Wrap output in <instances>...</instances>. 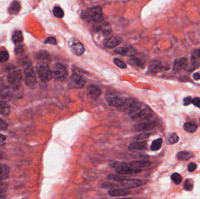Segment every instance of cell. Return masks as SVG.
I'll list each match as a JSON object with an SVG mask.
<instances>
[{"label": "cell", "instance_id": "cell-1", "mask_svg": "<svg viewBox=\"0 0 200 199\" xmlns=\"http://www.w3.org/2000/svg\"><path fill=\"white\" fill-rule=\"evenodd\" d=\"M129 116L132 119H143L152 116V110L146 104L142 102H134L129 109Z\"/></svg>", "mask_w": 200, "mask_h": 199}, {"label": "cell", "instance_id": "cell-2", "mask_svg": "<svg viewBox=\"0 0 200 199\" xmlns=\"http://www.w3.org/2000/svg\"><path fill=\"white\" fill-rule=\"evenodd\" d=\"M106 99L111 106L124 108L129 107V109L132 105L135 102L120 96L117 94L112 92H110L106 95Z\"/></svg>", "mask_w": 200, "mask_h": 199}, {"label": "cell", "instance_id": "cell-3", "mask_svg": "<svg viewBox=\"0 0 200 199\" xmlns=\"http://www.w3.org/2000/svg\"><path fill=\"white\" fill-rule=\"evenodd\" d=\"M82 16L88 22H100L103 20V10L100 7H92L83 12Z\"/></svg>", "mask_w": 200, "mask_h": 199}, {"label": "cell", "instance_id": "cell-4", "mask_svg": "<svg viewBox=\"0 0 200 199\" xmlns=\"http://www.w3.org/2000/svg\"><path fill=\"white\" fill-rule=\"evenodd\" d=\"M36 72L39 79L43 82L49 81L52 76V71L47 64L42 62L38 64L36 66Z\"/></svg>", "mask_w": 200, "mask_h": 199}, {"label": "cell", "instance_id": "cell-5", "mask_svg": "<svg viewBox=\"0 0 200 199\" xmlns=\"http://www.w3.org/2000/svg\"><path fill=\"white\" fill-rule=\"evenodd\" d=\"M68 72L66 67L61 64L56 63L53 67L52 76L56 81H62L66 79Z\"/></svg>", "mask_w": 200, "mask_h": 199}, {"label": "cell", "instance_id": "cell-6", "mask_svg": "<svg viewBox=\"0 0 200 199\" xmlns=\"http://www.w3.org/2000/svg\"><path fill=\"white\" fill-rule=\"evenodd\" d=\"M86 80L82 76L78 75L77 73H73L70 76L68 81V85L71 88L78 89L84 87Z\"/></svg>", "mask_w": 200, "mask_h": 199}, {"label": "cell", "instance_id": "cell-7", "mask_svg": "<svg viewBox=\"0 0 200 199\" xmlns=\"http://www.w3.org/2000/svg\"><path fill=\"white\" fill-rule=\"evenodd\" d=\"M24 81L29 87H34L36 83V76L31 66L28 65L24 69Z\"/></svg>", "mask_w": 200, "mask_h": 199}, {"label": "cell", "instance_id": "cell-8", "mask_svg": "<svg viewBox=\"0 0 200 199\" xmlns=\"http://www.w3.org/2000/svg\"><path fill=\"white\" fill-rule=\"evenodd\" d=\"M146 119L143 122L136 124L134 126V130L136 131H148L153 129L156 126L157 123L155 120H151L150 118Z\"/></svg>", "mask_w": 200, "mask_h": 199}, {"label": "cell", "instance_id": "cell-9", "mask_svg": "<svg viewBox=\"0 0 200 199\" xmlns=\"http://www.w3.org/2000/svg\"><path fill=\"white\" fill-rule=\"evenodd\" d=\"M22 76L20 70H14L9 73L8 76V80L9 83H10L14 87H18L21 84Z\"/></svg>", "mask_w": 200, "mask_h": 199}, {"label": "cell", "instance_id": "cell-10", "mask_svg": "<svg viewBox=\"0 0 200 199\" xmlns=\"http://www.w3.org/2000/svg\"><path fill=\"white\" fill-rule=\"evenodd\" d=\"M69 46L71 51L76 55H82L84 52L85 49L83 44L76 40L71 39L69 41Z\"/></svg>", "mask_w": 200, "mask_h": 199}, {"label": "cell", "instance_id": "cell-11", "mask_svg": "<svg viewBox=\"0 0 200 199\" xmlns=\"http://www.w3.org/2000/svg\"><path fill=\"white\" fill-rule=\"evenodd\" d=\"M95 31L104 36H107L110 34L112 28L110 24L107 22H103L97 24L94 28Z\"/></svg>", "mask_w": 200, "mask_h": 199}, {"label": "cell", "instance_id": "cell-12", "mask_svg": "<svg viewBox=\"0 0 200 199\" xmlns=\"http://www.w3.org/2000/svg\"><path fill=\"white\" fill-rule=\"evenodd\" d=\"M122 39L117 36H111L107 38L104 41V46L107 48H112L118 46L121 43Z\"/></svg>", "mask_w": 200, "mask_h": 199}, {"label": "cell", "instance_id": "cell-13", "mask_svg": "<svg viewBox=\"0 0 200 199\" xmlns=\"http://www.w3.org/2000/svg\"><path fill=\"white\" fill-rule=\"evenodd\" d=\"M142 182L138 179H127L121 182V185L125 189H135L142 186Z\"/></svg>", "mask_w": 200, "mask_h": 199}, {"label": "cell", "instance_id": "cell-14", "mask_svg": "<svg viewBox=\"0 0 200 199\" xmlns=\"http://www.w3.org/2000/svg\"><path fill=\"white\" fill-rule=\"evenodd\" d=\"M116 173L120 175H131L139 173L142 172L141 169L132 168L130 166H125L116 169Z\"/></svg>", "mask_w": 200, "mask_h": 199}, {"label": "cell", "instance_id": "cell-15", "mask_svg": "<svg viewBox=\"0 0 200 199\" xmlns=\"http://www.w3.org/2000/svg\"><path fill=\"white\" fill-rule=\"evenodd\" d=\"M191 68L189 71H193L194 69H197L200 64V50H195L193 52L191 55Z\"/></svg>", "mask_w": 200, "mask_h": 199}, {"label": "cell", "instance_id": "cell-16", "mask_svg": "<svg viewBox=\"0 0 200 199\" xmlns=\"http://www.w3.org/2000/svg\"><path fill=\"white\" fill-rule=\"evenodd\" d=\"M108 193L111 197H120L128 195L131 193V190L128 189H112L108 191Z\"/></svg>", "mask_w": 200, "mask_h": 199}, {"label": "cell", "instance_id": "cell-17", "mask_svg": "<svg viewBox=\"0 0 200 199\" xmlns=\"http://www.w3.org/2000/svg\"><path fill=\"white\" fill-rule=\"evenodd\" d=\"M87 94L90 98L97 99L101 94V91L100 88L94 85H89L87 88Z\"/></svg>", "mask_w": 200, "mask_h": 199}, {"label": "cell", "instance_id": "cell-18", "mask_svg": "<svg viewBox=\"0 0 200 199\" xmlns=\"http://www.w3.org/2000/svg\"><path fill=\"white\" fill-rule=\"evenodd\" d=\"M115 53L121 55L131 56L136 53V50L133 47L128 46L124 48H117L115 50Z\"/></svg>", "mask_w": 200, "mask_h": 199}, {"label": "cell", "instance_id": "cell-19", "mask_svg": "<svg viewBox=\"0 0 200 199\" xmlns=\"http://www.w3.org/2000/svg\"><path fill=\"white\" fill-rule=\"evenodd\" d=\"M129 166L132 168L140 169L142 168L149 167L152 165V163L150 161H134L129 163Z\"/></svg>", "mask_w": 200, "mask_h": 199}, {"label": "cell", "instance_id": "cell-20", "mask_svg": "<svg viewBox=\"0 0 200 199\" xmlns=\"http://www.w3.org/2000/svg\"><path fill=\"white\" fill-rule=\"evenodd\" d=\"M187 66V60L186 58H182L174 62L173 65V71L178 72L180 70L186 69Z\"/></svg>", "mask_w": 200, "mask_h": 199}, {"label": "cell", "instance_id": "cell-21", "mask_svg": "<svg viewBox=\"0 0 200 199\" xmlns=\"http://www.w3.org/2000/svg\"><path fill=\"white\" fill-rule=\"evenodd\" d=\"M164 69L163 66L159 61H154L150 64L149 69L153 73H158L162 71Z\"/></svg>", "mask_w": 200, "mask_h": 199}, {"label": "cell", "instance_id": "cell-22", "mask_svg": "<svg viewBox=\"0 0 200 199\" xmlns=\"http://www.w3.org/2000/svg\"><path fill=\"white\" fill-rule=\"evenodd\" d=\"M193 154L191 152L186 151H180L177 154V158L180 161H187L193 158Z\"/></svg>", "mask_w": 200, "mask_h": 199}, {"label": "cell", "instance_id": "cell-23", "mask_svg": "<svg viewBox=\"0 0 200 199\" xmlns=\"http://www.w3.org/2000/svg\"><path fill=\"white\" fill-rule=\"evenodd\" d=\"M146 146V143L145 141H136L133 142L129 145V150H140L145 149Z\"/></svg>", "mask_w": 200, "mask_h": 199}, {"label": "cell", "instance_id": "cell-24", "mask_svg": "<svg viewBox=\"0 0 200 199\" xmlns=\"http://www.w3.org/2000/svg\"><path fill=\"white\" fill-rule=\"evenodd\" d=\"M21 9V5L18 1H13L9 7V12L11 14L16 15Z\"/></svg>", "mask_w": 200, "mask_h": 199}, {"label": "cell", "instance_id": "cell-25", "mask_svg": "<svg viewBox=\"0 0 200 199\" xmlns=\"http://www.w3.org/2000/svg\"><path fill=\"white\" fill-rule=\"evenodd\" d=\"M9 173V168L7 165L0 164V180L7 179Z\"/></svg>", "mask_w": 200, "mask_h": 199}, {"label": "cell", "instance_id": "cell-26", "mask_svg": "<svg viewBox=\"0 0 200 199\" xmlns=\"http://www.w3.org/2000/svg\"><path fill=\"white\" fill-rule=\"evenodd\" d=\"M23 35L21 30H16L14 32L12 36V41L15 44L21 43L23 41Z\"/></svg>", "mask_w": 200, "mask_h": 199}, {"label": "cell", "instance_id": "cell-27", "mask_svg": "<svg viewBox=\"0 0 200 199\" xmlns=\"http://www.w3.org/2000/svg\"><path fill=\"white\" fill-rule=\"evenodd\" d=\"M10 107L5 102H0V115L7 116L9 114Z\"/></svg>", "mask_w": 200, "mask_h": 199}, {"label": "cell", "instance_id": "cell-28", "mask_svg": "<svg viewBox=\"0 0 200 199\" xmlns=\"http://www.w3.org/2000/svg\"><path fill=\"white\" fill-rule=\"evenodd\" d=\"M198 129V126L195 124L192 123H186L184 125V129L187 132L193 133L196 131Z\"/></svg>", "mask_w": 200, "mask_h": 199}, {"label": "cell", "instance_id": "cell-29", "mask_svg": "<svg viewBox=\"0 0 200 199\" xmlns=\"http://www.w3.org/2000/svg\"><path fill=\"white\" fill-rule=\"evenodd\" d=\"M163 140L162 138H158L155 140H154L152 142V144L151 145V149L152 151H156L159 150L161 148L162 145Z\"/></svg>", "mask_w": 200, "mask_h": 199}, {"label": "cell", "instance_id": "cell-30", "mask_svg": "<svg viewBox=\"0 0 200 199\" xmlns=\"http://www.w3.org/2000/svg\"><path fill=\"white\" fill-rule=\"evenodd\" d=\"M107 178L108 180H110L120 182L128 179L126 177L124 176L118 175H115V174H109L107 176Z\"/></svg>", "mask_w": 200, "mask_h": 199}, {"label": "cell", "instance_id": "cell-31", "mask_svg": "<svg viewBox=\"0 0 200 199\" xmlns=\"http://www.w3.org/2000/svg\"><path fill=\"white\" fill-rule=\"evenodd\" d=\"M128 62L131 65L140 67H142L144 66V64L142 60L137 57H132L128 60Z\"/></svg>", "mask_w": 200, "mask_h": 199}, {"label": "cell", "instance_id": "cell-32", "mask_svg": "<svg viewBox=\"0 0 200 199\" xmlns=\"http://www.w3.org/2000/svg\"><path fill=\"white\" fill-rule=\"evenodd\" d=\"M53 13L56 17L59 18H62L64 16V12L62 9L59 7H55L53 9Z\"/></svg>", "mask_w": 200, "mask_h": 199}, {"label": "cell", "instance_id": "cell-33", "mask_svg": "<svg viewBox=\"0 0 200 199\" xmlns=\"http://www.w3.org/2000/svg\"><path fill=\"white\" fill-rule=\"evenodd\" d=\"M171 179H172L173 182L176 185H179L182 181L181 176L180 175L179 173H173L171 176Z\"/></svg>", "mask_w": 200, "mask_h": 199}, {"label": "cell", "instance_id": "cell-34", "mask_svg": "<svg viewBox=\"0 0 200 199\" xmlns=\"http://www.w3.org/2000/svg\"><path fill=\"white\" fill-rule=\"evenodd\" d=\"M111 167L112 168H115L116 169L122 168V167H125V166H129V164L126 163V162H115L110 165Z\"/></svg>", "mask_w": 200, "mask_h": 199}, {"label": "cell", "instance_id": "cell-35", "mask_svg": "<svg viewBox=\"0 0 200 199\" xmlns=\"http://www.w3.org/2000/svg\"><path fill=\"white\" fill-rule=\"evenodd\" d=\"M193 182L191 179H187L184 183V188L187 191H190L193 188Z\"/></svg>", "mask_w": 200, "mask_h": 199}, {"label": "cell", "instance_id": "cell-36", "mask_svg": "<svg viewBox=\"0 0 200 199\" xmlns=\"http://www.w3.org/2000/svg\"><path fill=\"white\" fill-rule=\"evenodd\" d=\"M179 140V138L175 133L172 134L168 138V141L170 144H174L177 143Z\"/></svg>", "mask_w": 200, "mask_h": 199}, {"label": "cell", "instance_id": "cell-37", "mask_svg": "<svg viewBox=\"0 0 200 199\" xmlns=\"http://www.w3.org/2000/svg\"><path fill=\"white\" fill-rule=\"evenodd\" d=\"M9 59V54L6 51H2L0 52V62H7Z\"/></svg>", "mask_w": 200, "mask_h": 199}, {"label": "cell", "instance_id": "cell-38", "mask_svg": "<svg viewBox=\"0 0 200 199\" xmlns=\"http://www.w3.org/2000/svg\"><path fill=\"white\" fill-rule=\"evenodd\" d=\"M151 134H152L151 133H142V134H138L137 136H136L134 137V140L138 141V140H141L146 139V138L149 137Z\"/></svg>", "mask_w": 200, "mask_h": 199}, {"label": "cell", "instance_id": "cell-39", "mask_svg": "<svg viewBox=\"0 0 200 199\" xmlns=\"http://www.w3.org/2000/svg\"><path fill=\"white\" fill-rule=\"evenodd\" d=\"M114 61V62L117 66L118 67L121 68V69H126L127 66L126 64L124 62H122L121 60L118 59H114L113 60Z\"/></svg>", "mask_w": 200, "mask_h": 199}, {"label": "cell", "instance_id": "cell-40", "mask_svg": "<svg viewBox=\"0 0 200 199\" xmlns=\"http://www.w3.org/2000/svg\"><path fill=\"white\" fill-rule=\"evenodd\" d=\"M38 57L41 59V60H49V55L48 54L45 52H40L39 53L38 55Z\"/></svg>", "mask_w": 200, "mask_h": 199}, {"label": "cell", "instance_id": "cell-41", "mask_svg": "<svg viewBox=\"0 0 200 199\" xmlns=\"http://www.w3.org/2000/svg\"><path fill=\"white\" fill-rule=\"evenodd\" d=\"M8 190V185L6 183L0 182V194L6 192Z\"/></svg>", "mask_w": 200, "mask_h": 199}, {"label": "cell", "instance_id": "cell-42", "mask_svg": "<svg viewBox=\"0 0 200 199\" xmlns=\"http://www.w3.org/2000/svg\"><path fill=\"white\" fill-rule=\"evenodd\" d=\"M45 43L46 44H53V45H56L57 44V41L55 37H48L46 40Z\"/></svg>", "mask_w": 200, "mask_h": 199}, {"label": "cell", "instance_id": "cell-43", "mask_svg": "<svg viewBox=\"0 0 200 199\" xmlns=\"http://www.w3.org/2000/svg\"><path fill=\"white\" fill-rule=\"evenodd\" d=\"M7 127H8V124L4 120L0 119V130H6Z\"/></svg>", "mask_w": 200, "mask_h": 199}, {"label": "cell", "instance_id": "cell-44", "mask_svg": "<svg viewBox=\"0 0 200 199\" xmlns=\"http://www.w3.org/2000/svg\"><path fill=\"white\" fill-rule=\"evenodd\" d=\"M118 185L115 183H112L110 182H104L102 184V187L104 188H112V187H117Z\"/></svg>", "mask_w": 200, "mask_h": 199}, {"label": "cell", "instance_id": "cell-45", "mask_svg": "<svg viewBox=\"0 0 200 199\" xmlns=\"http://www.w3.org/2000/svg\"><path fill=\"white\" fill-rule=\"evenodd\" d=\"M24 52V46L22 45H18L15 48V52L16 55L21 54Z\"/></svg>", "mask_w": 200, "mask_h": 199}, {"label": "cell", "instance_id": "cell-46", "mask_svg": "<svg viewBox=\"0 0 200 199\" xmlns=\"http://www.w3.org/2000/svg\"><path fill=\"white\" fill-rule=\"evenodd\" d=\"M196 168H197V165L193 162L190 163L188 165V171L190 172L194 171Z\"/></svg>", "mask_w": 200, "mask_h": 199}, {"label": "cell", "instance_id": "cell-47", "mask_svg": "<svg viewBox=\"0 0 200 199\" xmlns=\"http://www.w3.org/2000/svg\"><path fill=\"white\" fill-rule=\"evenodd\" d=\"M193 99L192 98L191 96H187L186 98H185L183 100V102H184V105L187 106V105H189L190 104L192 103Z\"/></svg>", "mask_w": 200, "mask_h": 199}, {"label": "cell", "instance_id": "cell-48", "mask_svg": "<svg viewBox=\"0 0 200 199\" xmlns=\"http://www.w3.org/2000/svg\"><path fill=\"white\" fill-rule=\"evenodd\" d=\"M192 103L194 106L200 108V98H195L193 99Z\"/></svg>", "mask_w": 200, "mask_h": 199}, {"label": "cell", "instance_id": "cell-49", "mask_svg": "<svg viewBox=\"0 0 200 199\" xmlns=\"http://www.w3.org/2000/svg\"><path fill=\"white\" fill-rule=\"evenodd\" d=\"M193 78L194 80H198L200 79V74L198 73H195L193 75Z\"/></svg>", "mask_w": 200, "mask_h": 199}, {"label": "cell", "instance_id": "cell-50", "mask_svg": "<svg viewBox=\"0 0 200 199\" xmlns=\"http://www.w3.org/2000/svg\"><path fill=\"white\" fill-rule=\"evenodd\" d=\"M5 140H6V137L4 136V135L0 134V144L3 143Z\"/></svg>", "mask_w": 200, "mask_h": 199}, {"label": "cell", "instance_id": "cell-51", "mask_svg": "<svg viewBox=\"0 0 200 199\" xmlns=\"http://www.w3.org/2000/svg\"><path fill=\"white\" fill-rule=\"evenodd\" d=\"M0 199H6V197L4 196H0Z\"/></svg>", "mask_w": 200, "mask_h": 199}, {"label": "cell", "instance_id": "cell-52", "mask_svg": "<svg viewBox=\"0 0 200 199\" xmlns=\"http://www.w3.org/2000/svg\"><path fill=\"white\" fill-rule=\"evenodd\" d=\"M132 199L131 198H121V199Z\"/></svg>", "mask_w": 200, "mask_h": 199}, {"label": "cell", "instance_id": "cell-53", "mask_svg": "<svg viewBox=\"0 0 200 199\" xmlns=\"http://www.w3.org/2000/svg\"></svg>", "mask_w": 200, "mask_h": 199}]
</instances>
